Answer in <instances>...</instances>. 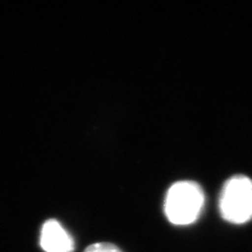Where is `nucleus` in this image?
Listing matches in <instances>:
<instances>
[{
  "mask_svg": "<svg viewBox=\"0 0 252 252\" xmlns=\"http://www.w3.org/2000/svg\"><path fill=\"white\" fill-rule=\"evenodd\" d=\"M40 246L45 252H73L75 242L58 220H49L42 226Z\"/></svg>",
  "mask_w": 252,
  "mask_h": 252,
  "instance_id": "7ed1b4c3",
  "label": "nucleus"
},
{
  "mask_svg": "<svg viewBox=\"0 0 252 252\" xmlns=\"http://www.w3.org/2000/svg\"><path fill=\"white\" fill-rule=\"evenodd\" d=\"M84 252H122V250L112 243H94L86 248Z\"/></svg>",
  "mask_w": 252,
  "mask_h": 252,
  "instance_id": "20e7f679",
  "label": "nucleus"
},
{
  "mask_svg": "<svg viewBox=\"0 0 252 252\" xmlns=\"http://www.w3.org/2000/svg\"><path fill=\"white\" fill-rule=\"evenodd\" d=\"M204 201L199 184L192 181H180L170 186L165 196V215L172 224L189 225L199 218Z\"/></svg>",
  "mask_w": 252,
  "mask_h": 252,
  "instance_id": "f257e3e1",
  "label": "nucleus"
},
{
  "mask_svg": "<svg viewBox=\"0 0 252 252\" xmlns=\"http://www.w3.org/2000/svg\"><path fill=\"white\" fill-rule=\"evenodd\" d=\"M220 215L227 222L244 224L252 219V180L234 176L224 185L220 196Z\"/></svg>",
  "mask_w": 252,
  "mask_h": 252,
  "instance_id": "f03ea898",
  "label": "nucleus"
}]
</instances>
